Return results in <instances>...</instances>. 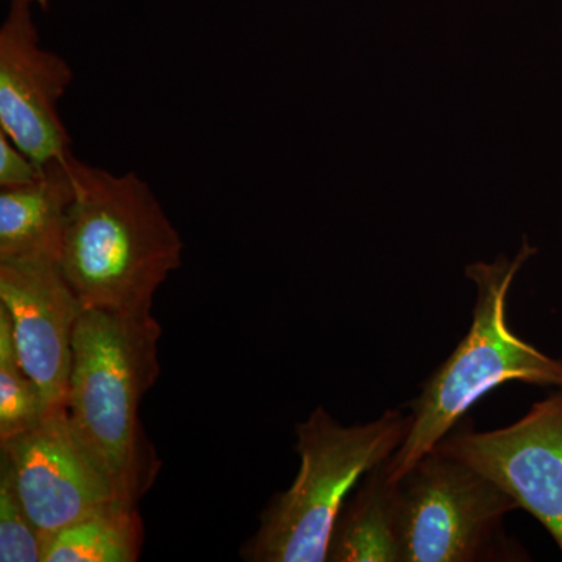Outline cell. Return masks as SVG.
<instances>
[{
	"instance_id": "8",
	"label": "cell",
	"mask_w": 562,
	"mask_h": 562,
	"mask_svg": "<svg viewBox=\"0 0 562 562\" xmlns=\"http://www.w3.org/2000/svg\"><path fill=\"white\" fill-rule=\"evenodd\" d=\"M25 512L41 535L60 530L116 501L105 473L70 424L68 409H52L27 431L0 442Z\"/></svg>"
},
{
	"instance_id": "2",
	"label": "cell",
	"mask_w": 562,
	"mask_h": 562,
	"mask_svg": "<svg viewBox=\"0 0 562 562\" xmlns=\"http://www.w3.org/2000/svg\"><path fill=\"white\" fill-rule=\"evenodd\" d=\"M161 327L151 314L83 308L72 344L66 409L74 431L120 501L136 503L160 472L139 419L140 402L160 375Z\"/></svg>"
},
{
	"instance_id": "3",
	"label": "cell",
	"mask_w": 562,
	"mask_h": 562,
	"mask_svg": "<svg viewBox=\"0 0 562 562\" xmlns=\"http://www.w3.org/2000/svg\"><path fill=\"white\" fill-rule=\"evenodd\" d=\"M525 239L513 258L473 262L465 277L476 288L472 324L457 349L422 384L412 402V428L397 452L386 461L392 482L431 452L464 419L469 409L506 383L562 387V360L524 341L509 327V291L525 262L536 255Z\"/></svg>"
},
{
	"instance_id": "6",
	"label": "cell",
	"mask_w": 562,
	"mask_h": 562,
	"mask_svg": "<svg viewBox=\"0 0 562 562\" xmlns=\"http://www.w3.org/2000/svg\"><path fill=\"white\" fill-rule=\"evenodd\" d=\"M435 449L512 495L562 553V387L508 427L479 431L464 417Z\"/></svg>"
},
{
	"instance_id": "12",
	"label": "cell",
	"mask_w": 562,
	"mask_h": 562,
	"mask_svg": "<svg viewBox=\"0 0 562 562\" xmlns=\"http://www.w3.org/2000/svg\"><path fill=\"white\" fill-rule=\"evenodd\" d=\"M144 538L138 505L116 498L43 536V562H135Z\"/></svg>"
},
{
	"instance_id": "16",
	"label": "cell",
	"mask_w": 562,
	"mask_h": 562,
	"mask_svg": "<svg viewBox=\"0 0 562 562\" xmlns=\"http://www.w3.org/2000/svg\"><path fill=\"white\" fill-rule=\"evenodd\" d=\"M33 2L36 3V5L40 7L41 10L46 11L49 9L50 0H33Z\"/></svg>"
},
{
	"instance_id": "13",
	"label": "cell",
	"mask_w": 562,
	"mask_h": 562,
	"mask_svg": "<svg viewBox=\"0 0 562 562\" xmlns=\"http://www.w3.org/2000/svg\"><path fill=\"white\" fill-rule=\"evenodd\" d=\"M46 413L38 387L18 357L9 314L0 306V442L27 431Z\"/></svg>"
},
{
	"instance_id": "11",
	"label": "cell",
	"mask_w": 562,
	"mask_h": 562,
	"mask_svg": "<svg viewBox=\"0 0 562 562\" xmlns=\"http://www.w3.org/2000/svg\"><path fill=\"white\" fill-rule=\"evenodd\" d=\"M327 561L403 562L401 492L386 462L366 473L344 503Z\"/></svg>"
},
{
	"instance_id": "10",
	"label": "cell",
	"mask_w": 562,
	"mask_h": 562,
	"mask_svg": "<svg viewBox=\"0 0 562 562\" xmlns=\"http://www.w3.org/2000/svg\"><path fill=\"white\" fill-rule=\"evenodd\" d=\"M74 155L44 165L40 179L0 190V265L60 262L76 198Z\"/></svg>"
},
{
	"instance_id": "14",
	"label": "cell",
	"mask_w": 562,
	"mask_h": 562,
	"mask_svg": "<svg viewBox=\"0 0 562 562\" xmlns=\"http://www.w3.org/2000/svg\"><path fill=\"white\" fill-rule=\"evenodd\" d=\"M0 561L43 562V535L25 512L9 464L0 458Z\"/></svg>"
},
{
	"instance_id": "5",
	"label": "cell",
	"mask_w": 562,
	"mask_h": 562,
	"mask_svg": "<svg viewBox=\"0 0 562 562\" xmlns=\"http://www.w3.org/2000/svg\"><path fill=\"white\" fill-rule=\"evenodd\" d=\"M397 483L403 562L512 560L503 519L519 505L483 473L432 449Z\"/></svg>"
},
{
	"instance_id": "9",
	"label": "cell",
	"mask_w": 562,
	"mask_h": 562,
	"mask_svg": "<svg viewBox=\"0 0 562 562\" xmlns=\"http://www.w3.org/2000/svg\"><path fill=\"white\" fill-rule=\"evenodd\" d=\"M0 306L9 314L18 357L46 412L66 408L74 333L83 305L60 266L0 265Z\"/></svg>"
},
{
	"instance_id": "7",
	"label": "cell",
	"mask_w": 562,
	"mask_h": 562,
	"mask_svg": "<svg viewBox=\"0 0 562 562\" xmlns=\"http://www.w3.org/2000/svg\"><path fill=\"white\" fill-rule=\"evenodd\" d=\"M35 5L10 0L0 25V131L44 166L72 155L60 102L74 70L58 52L41 44Z\"/></svg>"
},
{
	"instance_id": "1",
	"label": "cell",
	"mask_w": 562,
	"mask_h": 562,
	"mask_svg": "<svg viewBox=\"0 0 562 562\" xmlns=\"http://www.w3.org/2000/svg\"><path fill=\"white\" fill-rule=\"evenodd\" d=\"M184 244L138 173L76 160V198L60 266L83 308L147 316L161 284L183 262Z\"/></svg>"
},
{
	"instance_id": "4",
	"label": "cell",
	"mask_w": 562,
	"mask_h": 562,
	"mask_svg": "<svg viewBox=\"0 0 562 562\" xmlns=\"http://www.w3.org/2000/svg\"><path fill=\"white\" fill-rule=\"evenodd\" d=\"M413 416L386 409L379 419L344 427L324 406L295 425L301 469L290 490L273 495L258 530L244 543L250 562H325L344 503L366 473L390 460Z\"/></svg>"
},
{
	"instance_id": "15",
	"label": "cell",
	"mask_w": 562,
	"mask_h": 562,
	"mask_svg": "<svg viewBox=\"0 0 562 562\" xmlns=\"http://www.w3.org/2000/svg\"><path fill=\"white\" fill-rule=\"evenodd\" d=\"M44 166L29 157L0 131V190L25 187L40 179Z\"/></svg>"
}]
</instances>
